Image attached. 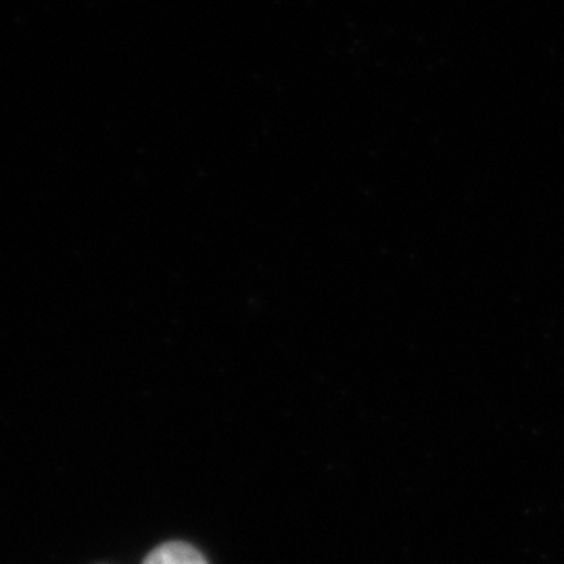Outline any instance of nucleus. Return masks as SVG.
<instances>
[{"instance_id": "obj_1", "label": "nucleus", "mask_w": 564, "mask_h": 564, "mask_svg": "<svg viewBox=\"0 0 564 564\" xmlns=\"http://www.w3.org/2000/svg\"><path fill=\"white\" fill-rule=\"evenodd\" d=\"M142 564H207V561L197 547L182 542H170L155 547Z\"/></svg>"}]
</instances>
